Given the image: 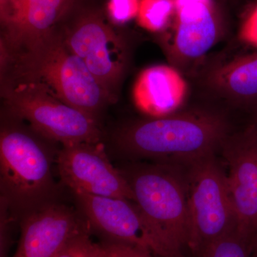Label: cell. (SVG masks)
Listing matches in <instances>:
<instances>
[{
    "label": "cell",
    "mask_w": 257,
    "mask_h": 257,
    "mask_svg": "<svg viewBox=\"0 0 257 257\" xmlns=\"http://www.w3.org/2000/svg\"><path fill=\"white\" fill-rule=\"evenodd\" d=\"M228 137L221 115L188 111L134 123L116 139L120 149L132 156L184 166L214 155Z\"/></svg>",
    "instance_id": "cell-1"
},
{
    "label": "cell",
    "mask_w": 257,
    "mask_h": 257,
    "mask_svg": "<svg viewBox=\"0 0 257 257\" xmlns=\"http://www.w3.org/2000/svg\"><path fill=\"white\" fill-rule=\"evenodd\" d=\"M8 57L16 80L40 86L59 100L94 117L112 100L55 32Z\"/></svg>",
    "instance_id": "cell-2"
},
{
    "label": "cell",
    "mask_w": 257,
    "mask_h": 257,
    "mask_svg": "<svg viewBox=\"0 0 257 257\" xmlns=\"http://www.w3.org/2000/svg\"><path fill=\"white\" fill-rule=\"evenodd\" d=\"M168 164L140 165L121 170L134 202L146 216L170 257H185L189 214L185 176Z\"/></svg>",
    "instance_id": "cell-3"
},
{
    "label": "cell",
    "mask_w": 257,
    "mask_h": 257,
    "mask_svg": "<svg viewBox=\"0 0 257 257\" xmlns=\"http://www.w3.org/2000/svg\"><path fill=\"white\" fill-rule=\"evenodd\" d=\"M53 162L47 147L31 134L17 127L2 130L1 202L10 214L23 216L52 202L56 192Z\"/></svg>",
    "instance_id": "cell-4"
},
{
    "label": "cell",
    "mask_w": 257,
    "mask_h": 257,
    "mask_svg": "<svg viewBox=\"0 0 257 257\" xmlns=\"http://www.w3.org/2000/svg\"><path fill=\"white\" fill-rule=\"evenodd\" d=\"M185 176L188 194V248L204 257L214 242L236 229L226 175L210 155L189 164Z\"/></svg>",
    "instance_id": "cell-5"
},
{
    "label": "cell",
    "mask_w": 257,
    "mask_h": 257,
    "mask_svg": "<svg viewBox=\"0 0 257 257\" xmlns=\"http://www.w3.org/2000/svg\"><path fill=\"white\" fill-rule=\"evenodd\" d=\"M3 96L10 112L28 121L44 138L62 145L100 143L95 117L62 102L40 86L13 81L4 87Z\"/></svg>",
    "instance_id": "cell-6"
},
{
    "label": "cell",
    "mask_w": 257,
    "mask_h": 257,
    "mask_svg": "<svg viewBox=\"0 0 257 257\" xmlns=\"http://www.w3.org/2000/svg\"><path fill=\"white\" fill-rule=\"evenodd\" d=\"M81 214L101 242L123 243L158 257H170L136 203L122 198L73 192Z\"/></svg>",
    "instance_id": "cell-7"
},
{
    "label": "cell",
    "mask_w": 257,
    "mask_h": 257,
    "mask_svg": "<svg viewBox=\"0 0 257 257\" xmlns=\"http://www.w3.org/2000/svg\"><path fill=\"white\" fill-rule=\"evenodd\" d=\"M56 163L62 182L72 192L134 202L128 181L122 172L111 163L100 143L63 145Z\"/></svg>",
    "instance_id": "cell-8"
},
{
    "label": "cell",
    "mask_w": 257,
    "mask_h": 257,
    "mask_svg": "<svg viewBox=\"0 0 257 257\" xmlns=\"http://www.w3.org/2000/svg\"><path fill=\"white\" fill-rule=\"evenodd\" d=\"M73 53L83 61L103 89L113 97L125 67L122 40L96 13L83 15L65 39Z\"/></svg>",
    "instance_id": "cell-9"
},
{
    "label": "cell",
    "mask_w": 257,
    "mask_h": 257,
    "mask_svg": "<svg viewBox=\"0 0 257 257\" xmlns=\"http://www.w3.org/2000/svg\"><path fill=\"white\" fill-rule=\"evenodd\" d=\"M236 230L253 243L257 234V128L251 124L221 147Z\"/></svg>",
    "instance_id": "cell-10"
},
{
    "label": "cell",
    "mask_w": 257,
    "mask_h": 257,
    "mask_svg": "<svg viewBox=\"0 0 257 257\" xmlns=\"http://www.w3.org/2000/svg\"><path fill=\"white\" fill-rule=\"evenodd\" d=\"M22 217L20 237L13 257H54L71 238L91 231L81 213L53 201Z\"/></svg>",
    "instance_id": "cell-11"
},
{
    "label": "cell",
    "mask_w": 257,
    "mask_h": 257,
    "mask_svg": "<svg viewBox=\"0 0 257 257\" xmlns=\"http://www.w3.org/2000/svg\"><path fill=\"white\" fill-rule=\"evenodd\" d=\"M176 23L172 48L184 60H198L218 37L213 0H175Z\"/></svg>",
    "instance_id": "cell-12"
},
{
    "label": "cell",
    "mask_w": 257,
    "mask_h": 257,
    "mask_svg": "<svg viewBox=\"0 0 257 257\" xmlns=\"http://www.w3.org/2000/svg\"><path fill=\"white\" fill-rule=\"evenodd\" d=\"M74 0H18L14 12L3 24L8 54L26 48L54 32L56 24Z\"/></svg>",
    "instance_id": "cell-13"
},
{
    "label": "cell",
    "mask_w": 257,
    "mask_h": 257,
    "mask_svg": "<svg viewBox=\"0 0 257 257\" xmlns=\"http://www.w3.org/2000/svg\"><path fill=\"white\" fill-rule=\"evenodd\" d=\"M187 84L173 67L157 65L143 70L133 88L135 105L152 118H160L177 112L183 104Z\"/></svg>",
    "instance_id": "cell-14"
},
{
    "label": "cell",
    "mask_w": 257,
    "mask_h": 257,
    "mask_svg": "<svg viewBox=\"0 0 257 257\" xmlns=\"http://www.w3.org/2000/svg\"><path fill=\"white\" fill-rule=\"evenodd\" d=\"M211 87L223 97L257 109V52L219 66L209 76Z\"/></svg>",
    "instance_id": "cell-15"
},
{
    "label": "cell",
    "mask_w": 257,
    "mask_h": 257,
    "mask_svg": "<svg viewBox=\"0 0 257 257\" xmlns=\"http://www.w3.org/2000/svg\"><path fill=\"white\" fill-rule=\"evenodd\" d=\"M175 13V0H141L137 20L141 28L160 32L167 28Z\"/></svg>",
    "instance_id": "cell-16"
},
{
    "label": "cell",
    "mask_w": 257,
    "mask_h": 257,
    "mask_svg": "<svg viewBox=\"0 0 257 257\" xmlns=\"http://www.w3.org/2000/svg\"><path fill=\"white\" fill-rule=\"evenodd\" d=\"M204 257H255L253 243L235 229L217 240Z\"/></svg>",
    "instance_id": "cell-17"
},
{
    "label": "cell",
    "mask_w": 257,
    "mask_h": 257,
    "mask_svg": "<svg viewBox=\"0 0 257 257\" xmlns=\"http://www.w3.org/2000/svg\"><path fill=\"white\" fill-rule=\"evenodd\" d=\"M90 234L85 231L75 235L54 257H104L100 243L93 241Z\"/></svg>",
    "instance_id": "cell-18"
},
{
    "label": "cell",
    "mask_w": 257,
    "mask_h": 257,
    "mask_svg": "<svg viewBox=\"0 0 257 257\" xmlns=\"http://www.w3.org/2000/svg\"><path fill=\"white\" fill-rule=\"evenodd\" d=\"M141 0H109L107 13L111 21L123 25L138 17Z\"/></svg>",
    "instance_id": "cell-19"
},
{
    "label": "cell",
    "mask_w": 257,
    "mask_h": 257,
    "mask_svg": "<svg viewBox=\"0 0 257 257\" xmlns=\"http://www.w3.org/2000/svg\"><path fill=\"white\" fill-rule=\"evenodd\" d=\"M104 257H156L145 251L123 243L100 242Z\"/></svg>",
    "instance_id": "cell-20"
},
{
    "label": "cell",
    "mask_w": 257,
    "mask_h": 257,
    "mask_svg": "<svg viewBox=\"0 0 257 257\" xmlns=\"http://www.w3.org/2000/svg\"><path fill=\"white\" fill-rule=\"evenodd\" d=\"M239 37L244 43L257 50V3L245 17L240 28Z\"/></svg>",
    "instance_id": "cell-21"
},
{
    "label": "cell",
    "mask_w": 257,
    "mask_h": 257,
    "mask_svg": "<svg viewBox=\"0 0 257 257\" xmlns=\"http://www.w3.org/2000/svg\"><path fill=\"white\" fill-rule=\"evenodd\" d=\"M18 0H0L1 20L3 24L9 20L14 12Z\"/></svg>",
    "instance_id": "cell-22"
},
{
    "label": "cell",
    "mask_w": 257,
    "mask_h": 257,
    "mask_svg": "<svg viewBox=\"0 0 257 257\" xmlns=\"http://www.w3.org/2000/svg\"><path fill=\"white\" fill-rule=\"evenodd\" d=\"M253 249L255 257H257V234L256 236H255L254 239H253Z\"/></svg>",
    "instance_id": "cell-23"
},
{
    "label": "cell",
    "mask_w": 257,
    "mask_h": 257,
    "mask_svg": "<svg viewBox=\"0 0 257 257\" xmlns=\"http://www.w3.org/2000/svg\"><path fill=\"white\" fill-rule=\"evenodd\" d=\"M256 116H255V119L253 120L252 124L254 125L257 128V109H256Z\"/></svg>",
    "instance_id": "cell-24"
}]
</instances>
